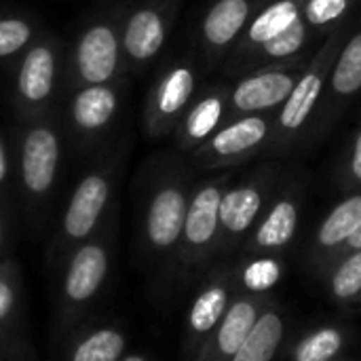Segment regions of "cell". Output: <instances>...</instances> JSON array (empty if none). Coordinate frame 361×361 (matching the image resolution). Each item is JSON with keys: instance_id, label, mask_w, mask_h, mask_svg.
<instances>
[{"instance_id": "obj_1", "label": "cell", "mask_w": 361, "mask_h": 361, "mask_svg": "<svg viewBox=\"0 0 361 361\" xmlns=\"http://www.w3.org/2000/svg\"><path fill=\"white\" fill-rule=\"evenodd\" d=\"M195 180L178 154H157L146 161L137 186V252L142 264L169 279Z\"/></svg>"}, {"instance_id": "obj_2", "label": "cell", "mask_w": 361, "mask_h": 361, "mask_svg": "<svg viewBox=\"0 0 361 361\" xmlns=\"http://www.w3.org/2000/svg\"><path fill=\"white\" fill-rule=\"evenodd\" d=\"M118 209L108 216L106 224L91 239L74 247L57 269L55 338L59 343L85 322L93 319V311L106 292L116 256Z\"/></svg>"}, {"instance_id": "obj_3", "label": "cell", "mask_w": 361, "mask_h": 361, "mask_svg": "<svg viewBox=\"0 0 361 361\" xmlns=\"http://www.w3.org/2000/svg\"><path fill=\"white\" fill-rule=\"evenodd\" d=\"M123 161L125 152L121 148L112 150L78 178L57 220V228L47 252L51 267L59 269L63 258L74 247L91 239L106 224L108 216L121 207L118 182Z\"/></svg>"}, {"instance_id": "obj_4", "label": "cell", "mask_w": 361, "mask_h": 361, "mask_svg": "<svg viewBox=\"0 0 361 361\" xmlns=\"http://www.w3.org/2000/svg\"><path fill=\"white\" fill-rule=\"evenodd\" d=\"M63 154V125L47 112L38 118L21 121L17 137V192L23 214L32 226L47 220L55 197Z\"/></svg>"}, {"instance_id": "obj_5", "label": "cell", "mask_w": 361, "mask_h": 361, "mask_svg": "<svg viewBox=\"0 0 361 361\" xmlns=\"http://www.w3.org/2000/svg\"><path fill=\"white\" fill-rule=\"evenodd\" d=\"M351 32V23L336 25L326 42L319 47V51L309 59L307 68L302 70L300 78L296 80L290 97L283 102V106L275 112L273 121V135L267 154L281 157L292 152L300 142H307V135L311 131L315 112L319 108L328 76L332 72L334 59L347 40V34Z\"/></svg>"}, {"instance_id": "obj_6", "label": "cell", "mask_w": 361, "mask_h": 361, "mask_svg": "<svg viewBox=\"0 0 361 361\" xmlns=\"http://www.w3.org/2000/svg\"><path fill=\"white\" fill-rule=\"evenodd\" d=\"M233 180L231 173H220L195 182L169 281L182 286L192 283L203 279V275L218 262L220 203Z\"/></svg>"}, {"instance_id": "obj_7", "label": "cell", "mask_w": 361, "mask_h": 361, "mask_svg": "<svg viewBox=\"0 0 361 361\" xmlns=\"http://www.w3.org/2000/svg\"><path fill=\"white\" fill-rule=\"evenodd\" d=\"M283 173L279 165L267 163L226 188L220 203V241L218 262L239 254L241 245L258 224L267 205L271 203ZM216 262V264H218Z\"/></svg>"}, {"instance_id": "obj_8", "label": "cell", "mask_w": 361, "mask_h": 361, "mask_svg": "<svg viewBox=\"0 0 361 361\" xmlns=\"http://www.w3.org/2000/svg\"><path fill=\"white\" fill-rule=\"evenodd\" d=\"M123 13L99 17L78 34L70 61V85L74 89L116 82L127 70L121 49Z\"/></svg>"}, {"instance_id": "obj_9", "label": "cell", "mask_w": 361, "mask_h": 361, "mask_svg": "<svg viewBox=\"0 0 361 361\" xmlns=\"http://www.w3.org/2000/svg\"><path fill=\"white\" fill-rule=\"evenodd\" d=\"M275 112L247 114L224 123L209 140L190 152V163L203 171L233 169L269 150Z\"/></svg>"}, {"instance_id": "obj_10", "label": "cell", "mask_w": 361, "mask_h": 361, "mask_svg": "<svg viewBox=\"0 0 361 361\" xmlns=\"http://www.w3.org/2000/svg\"><path fill=\"white\" fill-rule=\"evenodd\" d=\"M59 53V42L49 34L34 38L23 51L13 82V104L21 121L51 112V102L57 89Z\"/></svg>"}, {"instance_id": "obj_11", "label": "cell", "mask_w": 361, "mask_h": 361, "mask_svg": "<svg viewBox=\"0 0 361 361\" xmlns=\"http://www.w3.org/2000/svg\"><path fill=\"white\" fill-rule=\"evenodd\" d=\"M239 294L235 264L218 262L201 279L186 317H184V338H182V357L192 361L207 336L218 328L228 307Z\"/></svg>"}, {"instance_id": "obj_12", "label": "cell", "mask_w": 361, "mask_h": 361, "mask_svg": "<svg viewBox=\"0 0 361 361\" xmlns=\"http://www.w3.org/2000/svg\"><path fill=\"white\" fill-rule=\"evenodd\" d=\"M305 205V182L283 176L258 224L241 245V256H281L294 241Z\"/></svg>"}, {"instance_id": "obj_13", "label": "cell", "mask_w": 361, "mask_h": 361, "mask_svg": "<svg viewBox=\"0 0 361 361\" xmlns=\"http://www.w3.org/2000/svg\"><path fill=\"white\" fill-rule=\"evenodd\" d=\"M309 59L305 55H298L290 61L264 66L241 76L237 85L228 89V108L224 123L247 114H267L279 110L290 97Z\"/></svg>"}, {"instance_id": "obj_14", "label": "cell", "mask_w": 361, "mask_h": 361, "mask_svg": "<svg viewBox=\"0 0 361 361\" xmlns=\"http://www.w3.org/2000/svg\"><path fill=\"white\" fill-rule=\"evenodd\" d=\"M180 0H142L123 13L121 49L127 70H144L163 51Z\"/></svg>"}, {"instance_id": "obj_15", "label": "cell", "mask_w": 361, "mask_h": 361, "mask_svg": "<svg viewBox=\"0 0 361 361\" xmlns=\"http://www.w3.org/2000/svg\"><path fill=\"white\" fill-rule=\"evenodd\" d=\"M118 110L121 91L114 82L78 87L70 97L63 131L78 150H95L112 131Z\"/></svg>"}, {"instance_id": "obj_16", "label": "cell", "mask_w": 361, "mask_h": 361, "mask_svg": "<svg viewBox=\"0 0 361 361\" xmlns=\"http://www.w3.org/2000/svg\"><path fill=\"white\" fill-rule=\"evenodd\" d=\"M197 89V70L190 61L180 59L167 66L144 102V131L148 137H165L176 131L180 118L192 104Z\"/></svg>"}, {"instance_id": "obj_17", "label": "cell", "mask_w": 361, "mask_h": 361, "mask_svg": "<svg viewBox=\"0 0 361 361\" xmlns=\"http://www.w3.org/2000/svg\"><path fill=\"white\" fill-rule=\"evenodd\" d=\"M361 91V27H357L343 42L332 72L328 76L319 108L315 112L311 131L307 135V144L326 135V131L341 118L345 108Z\"/></svg>"}, {"instance_id": "obj_18", "label": "cell", "mask_w": 361, "mask_h": 361, "mask_svg": "<svg viewBox=\"0 0 361 361\" xmlns=\"http://www.w3.org/2000/svg\"><path fill=\"white\" fill-rule=\"evenodd\" d=\"M361 224V190L347 192L319 222L305 250V264L311 273L322 275L338 250L353 237Z\"/></svg>"}, {"instance_id": "obj_19", "label": "cell", "mask_w": 361, "mask_h": 361, "mask_svg": "<svg viewBox=\"0 0 361 361\" xmlns=\"http://www.w3.org/2000/svg\"><path fill=\"white\" fill-rule=\"evenodd\" d=\"M273 298L269 294H237L218 328L207 336L192 361H231L260 313Z\"/></svg>"}, {"instance_id": "obj_20", "label": "cell", "mask_w": 361, "mask_h": 361, "mask_svg": "<svg viewBox=\"0 0 361 361\" xmlns=\"http://www.w3.org/2000/svg\"><path fill=\"white\" fill-rule=\"evenodd\" d=\"M305 0H269L256 8L241 38L228 53V72L241 74L247 59L269 40L283 34L302 15Z\"/></svg>"}, {"instance_id": "obj_21", "label": "cell", "mask_w": 361, "mask_h": 361, "mask_svg": "<svg viewBox=\"0 0 361 361\" xmlns=\"http://www.w3.org/2000/svg\"><path fill=\"white\" fill-rule=\"evenodd\" d=\"M258 6L254 0H216L207 8L199 30L207 63H216L233 51Z\"/></svg>"}, {"instance_id": "obj_22", "label": "cell", "mask_w": 361, "mask_h": 361, "mask_svg": "<svg viewBox=\"0 0 361 361\" xmlns=\"http://www.w3.org/2000/svg\"><path fill=\"white\" fill-rule=\"evenodd\" d=\"M226 108H228V87L226 85H216L203 91L184 116L180 118L173 137L176 146L182 152H192L199 148L205 140H209L226 121Z\"/></svg>"}, {"instance_id": "obj_23", "label": "cell", "mask_w": 361, "mask_h": 361, "mask_svg": "<svg viewBox=\"0 0 361 361\" xmlns=\"http://www.w3.org/2000/svg\"><path fill=\"white\" fill-rule=\"evenodd\" d=\"M61 345V361H121L129 341L121 324L89 319Z\"/></svg>"}, {"instance_id": "obj_24", "label": "cell", "mask_w": 361, "mask_h": 361, "mask_svg": "<svg viewBox=\"0 0 361 361\" xmlns=\"http://www.w3.org/2000/svg\"><path fill=\"white\" fill-rule=\"evenodd\" d=\"M283 336H286L283 311L275 300H271L231 361H273L283 345Z\"/></svg>"}, {"instance_id": "obj_25", "label": "cell", "mask_w": 361, "mask_h": 361, "mask_svg": "<svg viewBox=\"0 0 361 361\" xmlns=\"http://www.w3.org/2000/svg\"><path fill=\"white\" fill-rule=\"evenodd\" d=\"M23 315V277L19 262L11 256L0 262V345L19 336Z\"/></svg>"}, {"instance_id": "obj_26", "label": "cell", "mask_w": 361, "mask_h": 361, "mask_svg": "<svg viewBox=\"0 0 361 361\" xmlns=\"http://www.w3.org/2000/svg\"><path fill=\"white\" fill-rule=\"evenodd\" d=\"M319 277L336 305L349 307L361 302V250L334 258Z\"/></svg>"}, {"instance_id": "obj_27", "label": "cell", "mask_w": 361, "mask_h": 361, "mask_svg": "<svg viewBox=\"0 0 361 361\" xmlns=\"http://www.w3.org/2000/svg\"><path fill=\"white\" fill-rule=\"evenodd\" d=\"M349 343V332L338 324H324L298 338L288 361H336Z\"/></svg>"}, {"instance_id": "obj_28", "label": "cell", "mask_w": 361, "mask_h": 361, "mask_svg": "<svg viewBox=\"0 0 361 361\" xmlns=\"http://www.w3.org/2000/svg\"><path fill=\"white\" fill-rule=\"evenodd\" d=\"M309 36H311V30H309V25L300 17L283 34H279L277 38H273L267 44H262L247 59V63L243 66L241 72L247 74L252 70H258V68H264V66H273V63H283V61H290V59L302 55L305 49H307Z\"/></svg>"}, {"instance_id": "obj_29", "label": "cell", "mask_w": 361, "mask_h": 361, "mask_svg": "<svg viewBox=\"0 0 361 361\" xmlns=\"http://www.w3.org/2000/svg\"><path fill=\"white\" fill-rule=\"evenodd\" d=\"M239 294H271L283 277L281 256H243L235 264Z\"/></svg>"}, {"instance_id": "obj_30", "label": "cell", "mask_w": 361, "mask_h": 361, "mask_svg": "<svg viewBox=\"0 0 361 361\" xmlns=\"http://www.w3.org/2000/svg\"><path fill=\"white\" fill-rule=\"evenodd\" d=\"M36 38V25L30 17L4 15L0 17V59L23 53Z\"/></svg>"}, {"instance_id": "obj_31", "label": "cell", "mask_w": 361, "mask_h": 361, "mask_svg": "<svg viewBox=\"0 0 361 361\" xmlns=\"http://www.w3.org/2000/svg\"><path fill=\"white\" fill-rule=\"evenodd\" d=\"M355 0H305L302 2V21L309 30H328L349 15Z\"/></svg>"}, {"instance_id": "obj_32", "label": "cell", "mask_w": 361, "mask_h": 361, "mask_svg": "<svg viewBox=\"0 0 361 361\" xmlns=\"http://www.w3.org/2000/svg\"><path fill=\"white\" fill-rule=\"evenodd\" d=\"M338 184L345 192L361 190V123L355 129L349 148L338 167Z\"/></svg>"}, {"instance_id": "obj_33", "label": "cell", "mask_w": 361, "mask_h": 361, "mask_svg": "<svg viewBox=\"0 0 361 361\" xmlns=\"http://www.w3.org/2000/svg\"><path fill=\"white\" fill-rule=\"evenodd\" d=\"M11 195H13V178H11V159L4 137L0 135V205L11 209Z\"/></svg>"}, {"instance_id": "obj_34", "label": "cell", "mask_w": 361, "mask_h": 361, "mask_svg": "<svg viewBox=\"0 0 361 361\" xmlns=\"http://www.w3.org/2000/svg\"><path fill=\"white\" fill-rule=\"evenodd\" d=\"M0 361H34V353L27 341L19 334L0 345Z\"/></svg>"}, {"instance_id": "obj_35", "label": "cell", "mask_w": 361, "mask_h": 361, "mask_svg": "<svg viewBox=\"0 0 361 361\" xmlns=\"http://www.w3.org/2000/svg\"><path fill=\"white\" fill-rule=\"evenodd\" d=\"M11 258V218L8 207L0 205V262Z\"/></svg>"}, {"instance_id": "obj_36", "label": "cell", "mask_w": 361, "mask_h": 361, "mask_svg": "<svg viewBox=\"0 0 361 361\" xmlns=\"http://www.w3.org/2000/svg\"><path fill=\"white\" fill-rule=\"evenodd\" d=\"M355 250H361V224L360 228L353 233V237L338 250V254H336L334 258H338V256H343V254H347V252H355ZM334 258H332V260H334ZM332 260H330V262H332Z\"/></svg>"}, {"instance_id": "obj_37", "label": "cell", "mask_w": 361, "mask_h": 361, "mask_svg": "<svg viewBox=\"0 0 361 361\" xmlns=\"http://www.w3.org/2000/svg\"><path fill=\"white\" fill-rule=\"evenodd\" d=\"M121 361H150V360H148L144 353H140V351H131V353L127 351V353L123 355V360Z\"/></svg>"}]
</instances>
